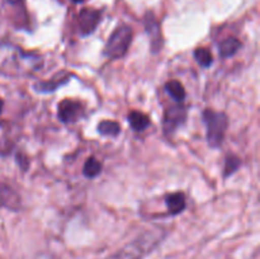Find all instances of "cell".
<instances>
[{
    "label": "cell",
    "mask_w": 260,
    "mask_h": 259,
    "mask_svg": "<svg viewBox=\"0 0 260 259\" xmlns=\"http://www.w3.org/2000/svg\"><path fill=\"white\" fill-rule=\"evenodd\" d=\"M43 58L36 52L24 51L9 42L0 43V75L7 78H27L40 71Z\"/></svg>",
    "instance_id": "1"
},
{
    "label": "cell",
    "mask_w": 260,
    "mask_h": 259,
    "mask_svg": "<svg viewBox=\"0 0 260 259\" xmlns=\"http://www.w3.org/2000/svg\"><path fill=\"white\" fill-rule=\"evenodd\" d=\"M165 236H167L165 229H150L126 244L123 248L117 250L108 259H144L164 240Z\"/></svg>",
    "instance_id": "2"
},
{
    "label": "cell",
    "mask_w": 260,
    "mask_h": 259,
    "mask_svg": "<svg viewBox=\"0 0 260 259\" xmlns=\"http://www.w3.org/2000/svg\"><path fill=\"white\" fill-rule=\"evenodd\" d=\"M203 122L207 128V142L210 147L217 149L223 144L229 127V117L223 112L206 109L203 112Z\"/></svg>",
    "instance_id": "3"
},
{
    "label": "cell",
    "mask_w": 260,
    "mask_h": 259,
    "mask_svg": "<svg viewBox=\"0 0 260 259\" xmlns=\"http://www.w3.org/2000/svg\"><path fill=\"white\" fill-rule=\"evenodd\" d=\"M132 37H134V32L129 25L123 24L116 28L104 47V56L111 60H117V58H122L123 56H126L129 46H131Z\"/></svg>",
    "instance_id": "4"
},
{
    "label": "cell",
    "mask_w": 260,
    "mask_h": 259,
    "mask_svg": "<svg viewBox=\"0 0 260 259\" xmlns=\"http://www.w3.org/2000/svg\"><path fill=\"white\" fill-rule=\"evenodd\" d=\"M188 117L187 107L183 104H175V106L169 107L164 113V121H162V126H164L165 135H172L179 128L182 124L185 123Z\"/></svg>",
    "instance_id": "5"
},
{
    "label": "cell",
    "mask_w": 260,
    "mask_h": 259,
    "mask_svg": "<svg viewBox=\"0 0 260 259\" xmlns=\"http://www.w3.org/2000/svg\"><path fill=\"white\" fill-rule=\"evenodd\" d=\"M57 113L62 123H74L84 116V106L74 99H63L58 103Z\"/></svg>",
    "instance_id": "6"
},
{
    "label": "cell",
    "mask_w": 260,
    "mask_h": 259,
    "mask_svg": "<svg viewBox=\"0 0 260 259\" xmlns=\"http://www.w3.org/2000/svg\"><path fill=\"white\" fill-rule=\"evenodd\" d=\"M145 28L150 38V48L152 53H159L162 48V36L160 25L152 13H149L145 17Z\"/></svg>",
    "instance_id": "7"
},
{
    "label": "cell",
    "mask_w": 260,
    "mask_h": 259,
    "mask_svg": "<svg viewBox=\"0 0 260 259\" xmlns=\"http://www.w3.org/2000/svg\"><path fill=\"white\" fill-rule=\"evenodd\" d=\"M101 22V12L96 9H83L79 13V30L83 36L91 35Z\"/></svg>",
    "instance_id": "8"
},
{
    "label": "cell",
    "mask_w": 260,
    "mask_h": 259,
    "mask_svg": "<svg viewBox=\"0 0 260 259\" xmlns=\"http://www.w3.org/2000/svg\"><path fill=\"white\" fill-rule=\"evenodd\" d=\"M22 207L20 196L5 183H0V208L10 211H19Z\"/></svg>",
    "instance_id": "9"
},
{
    "label": "cell",
    "mask_w": 260,
    "mask_h": 259,
    "mask_svg": "<svg viewBox=\"0 0 260 259\" xmlns=\"http://www.w3.org/2000/svg\"><path fill=\"white\" fill-rule=\"evenodd\" d=\"M71 74H69L68 71H60L58 74H56L53 78H51L48 81H38L33 85L36 91L38 93H52L56 89H58L60 86L65 85L69 80H70Z\"/></svg>",
    "instance_id": "10"
},
{
    "label": "cell",
    "mask_w": 260,
    "mask_h": 259,
    "mask_svg": "<svg viewBox=\"0 0 260 259\" xmlns=\"http://www.w3.org/2000/svg\"><path fill=\"white\" fill-rule=\"evenodd\" d=\"M165 205H167L169 215L172 216L179 215V213L183 212V210L185 208L184 193L175 192V193H172V195L167 196V198H165Z\"/></svg>",
    "instance_id": "11"
},
{
    "label": "cell",
    "mask_w": 260,
    "mask_h": 259,
    "mask_svg": "<svg viewBox=\"0 0 260 259\" xmlns=\"http://www.w3.org/2000/svg\"><path fill=\"white\" fill-rule=\"evenodd\" d=\"M241 47V42L235 37H229L220 42L218 45V52H220L221 57H233Z\"/></svg>",
    "instance_id": "12"
},
{
    "label": "cell",
    "mask_w": 260,
    "mask_h": 259,
    "mask_svg": "<svg viewBox=\"0 0 260 259\" xmlns=\"http://www.w3.org/2000/svg\"><path fill=\"white\" fill-rule=\"evenodd\" d=\"M128 122L132 128L137 132H142L149 127L150 118L145 113L139 111H132L128 114Z\"/></svg>",
    "instance_id": "13"
},
{
    "label": "cell",
    "mask_w": 260,
    "mask_h": 259,
    "mask_svg": "<svg viewBox=\"0 0 260 259\" xmlns=\"http://www.w3.org/2000/svg\"><path fill=\"white\" fill-rule=\"evenodd\" d=\"M165 90L178 103H182L185 98V89L183 84L178 80H170L165 84Z\"/></svg>",
    "instance_id": "14"
},
{
    "label": "cell",
    "mask_w": 260,
    "mask_h": 259,
    "mask_svg": "<svg viewBox=\"0 0 260 259\" xmlns=\"http://www.w3.org/2000/svg\"><path fill=\"white\" fill-rule=\"evenodd\" d=\"M102 169H103V165L99 160H96L94 156H90L86 159L85 164H84L83 168V174L85 175L89 179H93V178L98 177L102 173Z\"/></svg>",
    "instance_id": "15"
},
{
    "label": "cell",
    "mask_w": 260,
    "mask_h": 259,
    "mask_svg": "<svg viewBox=\"0 0 260 259\" xmlns=\"http://www.w3.org/2000/svg\"><path fill=\"white\" fill-rule=\"evenodd\" d=\"M98 132L103 136H111V137H117L119 134H121V126H119L117 122L114 121H102L98 123V127H96Z\"/></svg>",
    "instance_id": "16"
},
{
    "label": "cell",
    "mask_w": 260,
    "mask_h": 259,
    "mask_svg": "<svg viewBox=\"0 0 260 259\" xmlns=\"http://www.w3.org/2000/svg\"><path fill=\"white\" fill-rule=\"evenodd\" d=\"M194 58L202 68L207 69L213 63V56L208 48L198 47L194 50Z\"/></svg>",
    "instance_id": "17"
},
{
    "label": "cell",
    "mask_w": 260,
    "mask_h": 259,
    "mask_svg": "<svg viewBox=\"0 0 260 259\" xmlns=\"http://www.w3.org/2000/svg\"><path fill=\"white\" fill-rule=\"evenodd\" d=\"M240 157L236 156L235 154H229L225 160V173H223V177L228 178L230 177V175H233L234 173L240 168Z\"/></svg>",
    "instance_id": "18"
},
{
    "label": "cell",
    "mask_w": 260,
    "mask_h": 259,
    "mask_svg": "<svg viewBox=\"0 0 260 259\" xmlns=\"http://www.w3.org/2000/svg\"><path fill=\"white\" fill-rule=\"evenodd\" d=\"M8 3H9V4H12V5H15V4H19V3H22L23 0H7Z\"/></svg>",
    "instance_id": "19"
},
{
    "label": "cell",
    "mask_w": 260,
    "mask_h": 259,
    "mask_svg": "<svg viewBox=\"0 0 260 259\" xmlns=\"http://www.w3.org/2000/svg\"><path fill=\"white\" fill-rule=\"evenodd\" d=\"M3 108H4V101H3V99H0V114H2Z\"/></svg>",
    "instance_id": "20"
},
{
    "label": "cell",
    "mask_w": 260,
    "mask_h": 259,
    "mask_svg": "<svg viewBox=\"0 0 260 259\" xmlns=\"http://www.w3.org/2000/svg\"><path fill=\"white\" fill-rule=\"evenodd\" d=\"M73 2H75V3H83L84 0H73Z\"/></svg>",
    "instance_id": "21"
}]
</instances>
